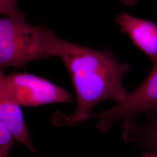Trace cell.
I'll return each instance as SVG.
<instances>
[{"label":"cell","mask_w":157,"mask_h":157,"mask_svg":"<svg viewBox=\"0 0 157 157\" xmlns=\"http://www.w3.org/2000/svg\"><path fill=\"white\" fill-rule=\"evenodd\" d=\"M62 40L44 26L28 23L24 15L0 18V67L57 56Z\"/></svg>","instance_id":"2"},{"label":"cell","mask_w":157,"mask_h":157,"mask_svg":"<svg viewBox=\"0 0 157 157\" xmlns=\"http://www.w3.org/2000/svg\"><path fill=\"white\" fill-rule=\"evenodd\" d=\"M152 63L151 72L136 90L115 106L94 114V118L98 119L97 127L102 132H108L121 118L124 122H135L138 114L157 107V59Z\"/></svg>","instance_id":"4"},{"label":"cell","mask_w":157,"mask_h":157,"mask_svg":"<svg viewBox=\"0 0 157 157\" xmlns=\"http://www.w3.org/2000/svg\"><path fill=\"white\" fill-rule=\"evenodd\" d=\"M70 75L77 105L72 114L54 116V124L73 127L89 120L91 109L101 101H122L128 94L123 86L130 67L110 51H98L62 40L58 53Z\"/></svg>","instance_id":"1"},{"label":"cell","mask_w":157,"mask_h":157,"mask_svg":"<svg viewBox=\"0 0 157 157\" xmlns=\"http://www.w3.org/2000/svg\"><path fill=\"white\" fill-rule=\"evenodd\" d=\"M15 140L10 129L0 120V157H10Z\"/></svg>","instance_id":"8"},{"label":"cell","mask_w":157,"mask_h":157,"mask_svg":"<svg viewBox=\"0 0 157 157\" xmlns=\"http://www.w3.org/2000/svg\"><path fill=\"white\" fill-rule=\"evenodd\" d=\"M116 22L137 48L152 62L157 59V25L151 21L133 17L126 12L118 14Z\"/></svg>","instance_id":"5"},{"label":"cell","mask_w":157,"mask_h":157,"mask_svg":"<svg viewBox=\"0 0 157 157\" xmlns=\"http://www.w3.org/2000/svg\"><path fill=\"white\" fill-rule=\"evenodd\" d=\"M146 122L139 125L135 122H123L122 137L128 143L150 151H157V107L148 109Z\"/></svg>","instance_id":"6"},{"label":"cell","mask_w":157,"mask_h":157,"mask_svg":"<svg viewBox=\"0 0 157 157\" xmlns=\"http://www.w3.org/2000/svg\"><path fill=\"white\" fill-rule=\"evenodd\" d=\"M0 90L21 107L66 103L73 99L62 87L30 73L6 75L0 71Z\"/></svg>","instance_id":"3"},{"label":"cell","mask_w":157,"mask_h":157,"mask_svg":"<svg viewBox=\"0 0 157 157\" xmlns=\"http://www.w3.org/2000/svg\"><path fill=\"white\" fill-rule=\"evenodd\" d=\"M120 1L124 4L128 5V6L134 5L137 1V0H120Z\"/></svg>","instance_id":"11"},{"label":"cell","mask_w":157,"mask_h":157,"mask_svg":"<svg viewBox=\"0 0 157 157\" xmlns=\"http://www.w3.org/2000/svg\"><path fill=\"white\" fill-rule=\"evenodd\" d=\"M140 157H157V151H150V152H144Z\"/></svg>","instance_id":"10"},{"label":"cell","mask_w":157,"mask_h":157,"mask_svg":"<svg viewBox=\"0 0 157 157\" xmlns=\"http://www.w3.org/2000/svg\"><path fill=\"white\" fill-rule=\"evenodd\" d=\"M0 13L6 16L24 15L19 8L17 0H0Z\"/></svg>","instance_id":"9"},{"label":"cell","mask_w":157,"mask_h":157,"mask_svg":"<svg viewBox=\"0 0 157 157\" xmlns=\"http://www.w3.org/2000/svg\"><path fill=\"white\" fill-rule=\"evenodd\" d=\"M0 120L10 129L15 140L36 152L23 118L21 107L0 90Z\"/></svg>","instance_id":"7"}]
</instances>
